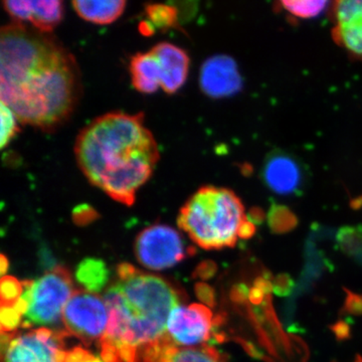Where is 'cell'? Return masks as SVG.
I'll return each instance as SVG.
<instances>
[{"mask_svg":"<svg viewBox=\"0 0 362 362\" xmlns=\"http://www.w3.org/2000/svg\"><path fill=\"white\" fill-rule=\"evenodd\" d=\"M78 64L49 33L14 21L0 32V99L18 120L51 130L75 110Z\"/></svg>","mask_w":362,"mask_h":362,"instance_id":"6da1fadb","label":"cell"},{"mask_svg":"<svg viewBox=\"0 0 362 362\" xmlns=\"http://www.w3.org/2000/svg\"><path fill=\"white\" fill-rule=\"evenodd\" d=\"M104 299L109 321L99 344L105 362H154L171 346L168 321L180 296L164 279L122 264Z\"/></svg>","mask_w":362,"mask_h":362,"instance_id":"7a4b0ae2","label":"cell"},{"mask_svg":"<svg viewBox=\"0 0 362 362\" xmlns=\"http://www.w3.org/2000/svg\"><path fill=\"white\" fill-rule=\"evenodd\" d=\"M75 156L78 168L93 185L129 206L151 177L159 149L142 113L111 112L81 131Z\"/></svg>","mask_w":362,"mask_h":362,"instance_id":"3957f363","label":"cell"},{"mask_svg":"<svg viewBox=\"0 0 362 362\" xmlns=\"http://www.w3.org/2000/svg\"><path fill=\"white\" fill-rule=\"evenodd\" d=\"M178 226L204 250L233 247L255 232L246 209L228 188L202 187L180 209Z\"/></svg>","mask_w":362,"mask_h":362,"instance_id":"277c9868","label":"cell"},{"mask_svg":"<svg viewBox=\"0 0 362 362\" xmlns=\"http://www.w3.org/2000/svg\"><path fill=\"white\" fill-rule=\"evenodd\" d=\"M74 292L71 274L63 267H56L37 280L23 282L21 300L25 305V315L21 326L58 323Z\"/></svg>","mask_w":362,"mask_h":362,"instance_id":"5b68a950","label":"cell"},{"mask_svg":"<svg viewBox=\"0 0 362 362\" xmlns=\"http://www.w3.org/2000/svg\"><path fill=\"white\" fill-rule=\"evenodd\" d=\"M66 331L40 327L23 333L2 334L4 362H66Z\"/></svg>","mask_w":362,"mask_h":362,"instance_id":"8992f818","label":"cell"},{"mask_svg":"<svg viewBox=\"0 0 362 362\" xmlns=\"http://www.w3.org/2000/svg\"><path fill=\"white\" fill-rule=\"evenodd\" d=\"M63 321L69 337H77L86 344L97 340L100 343L108 326L106 302L95 293L77 290L64 309Z\"/></svg>","mask_w":362,"mask_h":362,"instance_id":"52a82bcc","label":"cell"},{"mask_svg":"<svg viewBox=\"0 0 362 362\" xmlns=\"http://www.w3.org/2000/svg\"><path fill=\"white\" fill-rule=\"evenodd\" d=\"M138 261L151 270H164L180 263L187 256L180 233L165 225H154L145 228L136 240Z\"/></svg>","mask_w":362,"mask_h":362,"instance_id":"ba28073f","label":"cell"},{"mask_svg":"<svg viewBox=\"0 0 362 362\" xmlns=\"http://www.w3.org/2000/svg\"><path fill=\"white\" fill-rule=\"evenodd\" d=\"M213 312L202 304L178 305L169 315L168 340L171 346L194 349L206 345L213 335Z\"/></svg>","mask_w":362,"mask_h":362,"instance_id":"9c48e42d","label":"cell"},{"mask_svg":"<svg viewBox=\"0 0 362 362\" xmlns=\"http://www.w3.org/2000/svg\"><path fill=\"white\" fill-rule=\"evenodd\" d=\"M262 177L272 192L281 195L297 194L306 185L303 164L282 150H275L267 156Z\"/></svg>","mask_w":362,"mask_h":362,"instance_id":"30bf717a","label":"cell"},{"mask_svg":"<svg viewBox=\"0 0 362 362\" xmlns=\"http://www.w3.org/2000/svg\"><path fill=\"white\" fill-rule=\"evenodd\" d=\"M332 37L350 57L362 61V0H338L332 6Z\"/></svg>","mask_w":362,"mask_h":362,"instance_id":"8fae6325","label":"cell"},{"mask_svg":"<svg viewBox=\"0 0 362 362\" xmlns=\"http://www.w3.org/2000/svg\"><path fill=\"white\" fill-rule=\"evenodd\" d=\"M199 83L207 96L223 98L232 96L240 89L242 78L232 58L214 56L202 65Z\"/></svg>","mask_w":362,"mask_h":362,"instance_id":"7c38bea8","label":"cell"},{"mask_svg":"<svg viewBox=\"0 0 362 362\" xmlns=\"http://www.w3.org/2000/svg\"><path fill=\"white\" fill-rule=\"evenodd\" d=\"M2 4L14 21L30 23L40 32L51 33L63 20L64 6L59 0L4 1Z\"/></svg>","mask_w":362,"mask_h":362,"instance_id":"4fadbf2b","label":"cell"},{"mask_svg":"<svg viewBox=\"0 0 362 362\" xmlns=\"http://www.w3.org/2000/svg\"><path fill=\"white\" fill-rule=\"evenodd\" d=\"M162 71L161 89L168 94L180 90L187 81L189 57L187 52L169 42H160L152 47Z\"/></svg>","mask_w":362,"mask_h":362,"instance_id":"5bb4252c","label":"cell"},{"mask_svg":"<svg viewBox=\"0 0 362 362\" xmlns=\"http://www.w3.org/2000/svg\"><path fill=\"white\" fill-rule=\"evenodd\" d=\"M129 70L133 86L143 94H152L161 88L160 64L151 49L135 54L131 59Z\"/></svg>","mask_w":362,"mask_h":362,"instance_id":"9a60e30c","label":"cell"},{"mask_svg":"<svg viewBox=\"0 0 362 362\" xmlns=\"http://www.w3.org/2000/svg\"><path fill=\"white\" fill-rule=\"evenodd\" d=\"M76 13L83 20L96 23L109 25L120 18L125 9L124 0H75L71 2Z\"/></svg>","mask_w":362,"mask_h":362,"instance_id":"2e32d148","label":"cell"},{"mask_svg":"<svg viewBox=\"0 0 362 362\" xmlns=\"http://www.w3.org/2000/svg\"><path fill=\"white\" fill-rule=\"evenodd\" d=\"M154 362H225L218 350L204 345L194 349L168 346L162 350Z\"/></svg>","mask_w":362,"mask_h":362,"instance_id":"e0dca14e","label":"cell"},{"mask_svg":"<svg viewBox=\"0 0 362 362\" xmlns=\"http://www.w3.org/2000/svg\"><path fill=\"white\" fill-rule=\"evenodd\" d=\"M109 273L103 261L98 259H86L78 265L76 278L86 291L95 293L103 290Z\"/></svg>","mask_w":362,"mask_h":362,"instance_id":"ac0fdd59","label":"cell"},{"mask_svg":"<svg viewBox=\"0 0 362 362\" xmlns=\"http://www.w3.org/2000/svg\"><path fill=\"white\" fill-rule=\"evenodd\" d=\"M146 13L149 21H145L151 28H170L177 23V11L175 7L163 4H149L146 6Z\"/></svg>","mask_w":362,"mask_h":362,"instance_id":"d6986e66","label":"cell"},{"mask_svg":"<svg viewBox=\"0 0 362 362\" xmlns=\"http://www.w3.org/2000/svg\"><path fill=\"white\" fill-rule=\"evenodd\" d=\"M281 7L298 18H316L328 6L327 1H281Z\"/></svg>","mask_w":362,"mask_h":362,"instance_id":"ffe728a7","label":"cell"},{"mask_svg":"<svg viewBox=\"0 0 362 362\" xmlns=\"http://www.w3.org/2000/svg\"><path fill=\"white\" fill-rule=\"evenodd\" d=\"M0 119H1V134H0V145L2 148L6 147L16 137L18 127V120L13 112L1 103L0 106Z\"/></svg>","mask_w":362,"mask_h":362,"instance_id":"44dd1931","label":"cell"},{"mask_svg":"<svg viewBox=\"0 0 362 362\" xmlns=\"http://www.w3.org/2000/svg\"><path fill=\"white\" fill-rule=\"evenodd\" d=\"M23 293V283L13 277H6L1 281V306H11L21 299Z\"/></svg>","mask_w":362,"mask_h":362,"instance_id":"7402d4cb","label":"cell"},{"mask_svg":"<svg viewBox=\"0 0 362 362\" xmlns=\"http://www.w3.org/2000/svg\"><path fill=\"white\" fill-rule=\"evenodd\" d=\"M66 362H105L103 359L93 356L88 350L76 347V349L70 350L69 354L68 361Z\"/></svg>","mask_w":362,"mask_h":362,"instance_id":"603a6c76","label":"cell"},{"mask_svg":"<svg viewBox=\"0 0 362 362\" xmlns=\"http://www.w3.org/2000/svg\"><path fill=\"white\" fill-rule=\"evenodd\" d=\"M8 268V263H7L6 258L4 256L1 257V273L6 274V269Z\"/></svg>","mask_w":362,"mask_h":362,"instance_id":"cb8c5ba5","label":"cell"},{"mask_svg":"<svg viewBox=\"0 0 362 362\" xmlns=\"http://www.w3.org/2000/svg\"><path fill=\"white\" fill-rule=\"evenodd\" d=\"M356 362H362V359L361 358H358V359H357V361Z\"/></svg>","mask_w":362,"mask_h":362,"instance_id":"d4e9b609","label":"cell"}]
</instances>
